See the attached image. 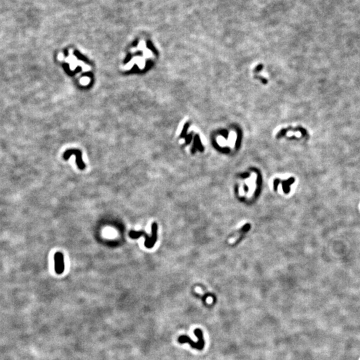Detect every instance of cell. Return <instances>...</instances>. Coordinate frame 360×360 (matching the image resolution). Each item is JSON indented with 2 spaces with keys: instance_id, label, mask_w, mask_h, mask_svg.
I'll use <instances>...</instances> for the list:
<instances>
[{
  "instance_id": "1",
  "label": "cell",
  "mask_w": 360,
  "mask_h": 360,
  "mask_svg": "<svg viewBox=\"0 0 360 360\" xmlns=\"http://www.w3.org/2000/svg\"><path fill=\"white\" fill-rule=\"evenodd\" d=\"M142 235L145 237L144 245L145 248L148 249L152 248L156 243L157 239H158V224L155 222L152 223L151 237H149L148 235L146 234L145 232L143 231L135 232L132 230V231L129 232V236L132 239H138Z\"/></svg>"
},
{
  "instance_id": "2",
  "label": "cell",
  "mask_w": 360,
  "mask_h": 360,
  "mask_svg": "<svg viewBox=\"0 0 360 360\" xmlns=\"http://www.w3.org/2000/svg\"><path fill=\"white\" fill-rule=\"evenodd\" d=\"M194 333L195 335L198 337V342H193L192 339H190V338L186 335L180 336L178 338V342L180 343H188L193 348H196L199 350H202L203 348V347H204V341H203V338L202 331L199 329H196L194 330Z\"/></svg>"
},
{
  "instance_id": "3",
  "label": "cell",
  "mask_w": 360,
  "mask_h": 360,
  "mask_svg": "<svg viewBox=\"0 0 360 360\" xmlns=\"http://www.w3.org/2000/svg\"><path fill=\"white\" fill-rule=\"evenodd\" d=\"M55 262V272L58 275H60L64 272V258L63 253L61 252H56L54 255Z\"/></svg>"
}]
</instances>
